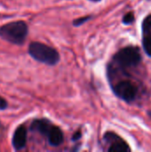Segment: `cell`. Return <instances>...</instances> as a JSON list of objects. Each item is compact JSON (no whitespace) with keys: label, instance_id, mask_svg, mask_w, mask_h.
<instances>
[{"label":"cell","instance_id":"obj_14","mask_svg":"<svg viewBox=\"0 0 151 152\" xmlns=\"http://www.w3.org/2000/svg\"><path fill=\"white\" fill-rule=\"evenodd\" d=\"M90 1H93V2H99V1H101V0H90Z\"/></svg>","mask_w":151,"mask_h":152},{"label":"cell","instance_id":"obj_15","mask_svg":"<svg viewBox=\"0 0 151 152\" xmlns=\"http://www.w3.org/2000/svg\"><path fill=\"white\" fill-rule=\"evenodd\" d=\"M148 114H149V116H150V118H151V111H150V112H149Z\"/></svg>","mask_w":151,"mask_h":152},{"label":"cell","instance_id":"obj_6","mask_svg":"<svg viewBox=\"0 0 151 152\" xmlns=\"http://www.w3.org/2000/svg\"><path fill=\"white\" fill-rule=\"evenodd\" d=\"M28 130L24 125H21L16 128L12 139V145L16 151L23 150L27 144Z\"/></svg>","mask_w":151,"mask_h":152},{"label":"cell","instance_id":"obj_7","mask_svg":"<svg viewBox=\"0 0 151 152\" xmlns=\"http://www.w3.org/2000/svg\"><path fill=\"white\" fill-rule=\"evenodd\" d=\"M53 126V125L47 119H36L32 122L30 126V130L32 132H37L40 134L47 137Z\"/></svg>","mask_w":151,"mask_h":152},{"label":"cell","instance_id":"obj_13","mask_svg":"<svg viewBox=\"0 0 151 152\" xmlns=\"http://www.w3.org/2000/svg\"><path fill=\"white\" fill-rule=\"evenodd\" d=\"M81 137H82V132H81V130H77V132H75L73 134V135H72V141L73 142L78 141Z\"/></svg>","mask_w":151,"mask_h":152},{"label":"cell","instance_id":"obj_12","mask_svg":"<svg viewBox=\"0 0 151 152\" xmlns=\"http://www.w3.org/2000/svg\"><path fill=\"white\" fill-rule=\"evenodd\" d=\"M7 107H8V103H7L6 100L0 96V110H4L7 109Z\"/></svg>","mask_w":151,"mask_h":152},{"label":"cell","instance_id":"obj_2","mask_svg":"<svg viewBox=\"0 0 151 152\" xmlns=\"http://www.w3.org/2000/svg\"><path fill=\"white\" fill-rule=\"evenodd\" d=\"M28 54L36 61L53 66L60 61L58 51L45 44L40 42H32L28 45Z\"/></svg>","mask_w":151,"mask_h":152},{"label":"cell","instance_id":"obj_9","mask_svg":"<svg viewBox=\"0 0 151 152\" xmlns=\"http://www.w3.org/2000/svg\"><path fill=\"white\" fill-rule=\"evenodd\" d=\"M142 45L146 53L151 57V32L144 31V36L142 38Z\"/></svg>","mask_w":151,"mask_h":152},{"label":"cell","instance_id":"obj_3","mask_svg":"<svg viewBox=\"0 0 151 152\" xmlns=\"http://www.w3.org/2000/svg\"><path fill=\"white\" fill-rule=\"evenodd\" d=\"M115 62L121 68H132L137 66L142 61L140 50L134 46H127L120 51L114 56Z\"/></svg>","mask_w":151,"mask_h":152},{"label":"cell","instance_id":"obj_10","mask_svg":"<svg viewBox=\"0 0 151 152\" xmlns=\"http://www.w3.org/2000/svg\"><path fill=\"white\" fill-rule=\"evenodd\" d=\"M134 19H135V18H134L133 12H127L126 14H125V16H124V18H123V22H124L125 24L128 25V24L133 23V22L134 21Z\"/></svg>","mask_w":151,"mask_h":152},{"label":"cell","instance_id":"obj_4","mask_svg":"<svg viewBox=\"0 0 151 152\" xmlns=\"http://www.w3.org/2000/svg\"><path fill=\"white\" fill-rule=\"evenodd\" d=\"M113 90L118 98L124 100L126 102H133L137 95L136 86L129 80L120 81L114 86Z\"/></svg>","mask_w":151,"mask_h":152},{"label":"cell","instance_id":"obj_1","mask_svg":"<svg viewBox=\"0 0 151 152\" xmlns=\"http://www.w3.org/2000/svg\"><path fill=\"white\" fill-rule=\"evenodd\" d=\"M28 34V27L23 20L8 22L0 27V37L16 45H22L26 41Z\"/></svg>","mask_w":151,"mask_h":152},{"label":"cell","instance_id":"obj_8","mask_svg":"<svg viewBox=\"0 0 151 152\" xmlns=\"http://www.w3.org/2000/svg\"><path fill=\"white\" fill-rule=\"evenodd\" d=\"M47 139H48V143L51 146L57 147V146H60L63 142L64 134L60 127L53 126L47 135Z\"/></svg>","mask_w":151,"mask_h":152},{"label":"cell","instance_id":"obj_5","mask_svg":"<svg viewBox=\"0 0 151 152\" xmlns=\"http://www.w3.org/2000/svg\"><path fill=\"white\" fill-rule=\"evenodd\" d=\"M105 141L111 142L110 147L109 148V152H128L131 151L129 145L119 136L112 132H108L104 135Z\"/></svg>","mask_w":151,"mask_h":152},{"label":"cell","instance_id":"obj_11","mask_svg":"<svg viewBox=\"0 0 151 152\" xmlns=\"http://www.w3.org/2000/svg\"><path fill=\"white\" fill-rule=\"evenodd\" d=\"M90 19H91V16H84V17L76 19V20H73V25L76 26V27L81 26V25H83L85 22H86L87 20H89Z\"/></svg>","mask_w":151,"mask_h":152}]
</instances>
